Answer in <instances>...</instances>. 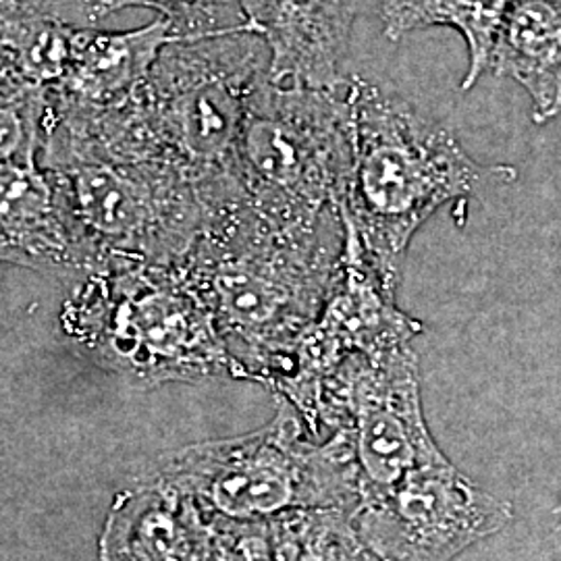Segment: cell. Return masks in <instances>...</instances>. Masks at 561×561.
I'll use <instances>...</instances> for the list:
<instances>
[{
    "label": "cell",
    "mask_w": 561,
    "mask_h": 561,
    "mask_svg": "<svg viewBox=\"0 0 561 561\" xmlns=\"http://www.w3.org/2000/svg\"><path fill=\"white\" fill-rule=\"evenodd\" d=\"M266 83L268 50L252 30L171 41L129 101L102 113H50L42 161L152 159L201 183L231 178L241 131Z\"/></svg>",
    "instance_id": "6da1fadb"
},
{
    "label": "cell",
    "mask_w": 561,
    "mask_h": 561,
    "mask_svg": "<svg viewBox=\"0 0 561 561\" xmlns=\"http://www.w3.org/2000/svg\"><path fill=\"white\" fill-rule=\"evenodd\" d=\"M341 252L340 213L317 227L275 229L245 208L238 185L208 204L201 240L181 266L213 312L236 379L275 387L291 373Z\"/></svg>",
    "instance_id": "7a4b0ae2"
},
{
    "label": "cell",
    "mask_w": 561,
    "mask_h": 561,
    "mask_svg": "<svg viewBox=\"0 0 561 561\" xmlns=\"http://www.w3.org/2000/svg\"><path fill=\"white\" fill-rule=\"evenodd\" d=\"M352 167L341 222L382 285L396 294L414 233L443 204L463 201L500 169L472 161L458 140L398 94L362 78L345 88Z\"/></svg>",
    "instance_id": "3957f363"
},
{
    "label": "cell",
    "mask_w": 561,
    "mask_h": 561,
    "mask_svg": "<svg viewBox=\"0 0 561 561\" xmlns=\"http://www.w3.org/2000/svg\"><path fill=\"white\" fill-rule=\"evenodd\" d=\"M60 322L92 360L140 385L236 379L213 312L181 264L115 262L76 283Z\"/></svg>",
    "instance_id": "277c9868"
},
{
    "label": "cell",
    "mask_w": 561,
    "mask_h": 561,
    "mask_svg": "<svg viewBox=\"0 0 561 561\" xmlns=\"http://www.w3.org/2000/svg\"><path fill=\"white\" fill-rule=\"evenodd\" d=\"M154 479L206 516L227 520L268 522L300 510L354 514L360 502L345 433L324 447L306 443L298 410L283 398L277 419L262 431L178 451Z\"/></svg>",
    "instance_id": "5b68a950"
},
{
    "label": "cell",
    "mask_w": 561,
    "mask_h": 561,
    "mask_svg": "<svg viewBox=\"0 0 561 561\" xmlns=\"http://www.w3.org/2000/svg\"><path fill=\"white\" fill-rule=\"evenodd\" d=\"M345 88L264 85L231 167L241 202L259 221L308 229L340 213L352 167Z\"/></svg>",
    "instance_id": "8992f818"
},
{
    "label": "cell",
    "mask_w": 561,
    "mask_h": 561,
    "mask_svg": "<svg viewBox=\"0 0 561 561\" xmlns=\"http://www.w3.org/2000/svg\"><path fill=\"white\" fill-rule=\"evenodd\" d=\"M81 231L106 266H175L201 240L206 183L152 159L78 157L50 167Z\"/></svg>",
    "instance_id": "52a82bcc"
},
{
    "label": "cell",
    "mask_w": 561,
    "mask_h": 561,
    "mask_svg": "<svg viewBox=\"0 0 561 561\" xmlns=\"http://www.w3.org/2000/svg\"><path fill=\"white\" fill-rule=\"evenodd\" d=\"M514 518L512 503L491 495L445 460L414 470L352 522L381 561H451Z\"/></svg>",
    "instance_id": "ba28073f"
},
{
    "label": "cell",
    "mask_w": 561,
    "mask_h": 561,
    "mask_svg": "<svg viewBox=\"0 0 561 561\" xmlns=\"http://www.w3.org/2000/svg\"><path fill=\"white\" fill-rule=\"evenodd\" d=\"M0 264L76 283L106 268L57 175L38 161L0 164Z\"/></svg>",
    "instance_id": "9c48e42d"
},
{
    "label": "cell",
    "mask_w": 561,
    "mask_h": 561,
    "mask_svg": "<svg viewBox=\"0 0 561 561\" xmlns=\"http://www.w3.org/2000/svg\"><path fill=\"white\" fill-rule=\"evenodd\" d=\"M248 25L268 50V81L280 88L337 92L347 85L354 9L345 0H243Z\"/></svg>",
    "instance_id": "30bf717a"
},
{
    "label": "cell",
    "mask_w": 561,
    "mask_h": 561,
    "mask_svg": "<svg viewBox=\"0 0 561 561\" xmlns=\"http://www.w3.org/2000/svg\"><path fill=\"white\" fill-rule=\"evenodd\" d=\"M171 41L162 18L127 32L80 27L67 73L46 92V108L102 113L119 106L140 90Z\"/></svg>",
    "instance_id": "8fae6325"
},
{
    "label": "cell",
    "mask_w": 561,
    "mask_h": 561,
    "mask_svg": "<svg viewBox=\"0 0 561 561\" xmlns=\"http://www.w3.org/2000/svg\"><path fill=\"white\" fill-rule=\"evenodd\" d=\"M210 524L196 503L159 479L121 495L106 518L102 561H206Z\"/></svg>",
    "instance_id": "7c38bea8"
},
{
    "label": "cell",
    "mask_w": 561,
    "mask_h": 561,
    "mask_svg": "<svg viewBox=\"0 0 561 561\" xmlns=\"http://www.w3.org/2000/svg\"><path fill=\"white\" fill-rule=\"evenodd\" d=\"M489 71L518 81L533 101V121L561 111V0H512Z\"/></svg>",
    "instance_id": "4fadbf2b"
},
{
    "label": "cell",
    "mask_w": 561,
    "mask_h": 561,
    "mask_svg": "<svg viewBox=\"0 0 561 561\" xmlns=\"http://www.w3.org/2000/svg\"><path fill=\"white\" fill-rule=\"evenodd\" d=\"M510 4L512 0H379L382 34L398 42L435 25L456 27L468 46V73L460 85L468 92L489 71Z\"/></svg>",
    "instance_id": "5bb4252c"
},
{
    "label": "cell",
    "mask_w": 561,
    "mask_h": 561,
    "mask_svg": "<svg viewBox=\"0 0 561 561\" xmlns=\"http://www.w3.org/2000/svg\"><path fill=\"white\" fill-rule=\"evenodd\" d=\"M273 561H381L343 510H300L271 520Z\"/></svg>",
    "instance_id": "9a60e30c"
},
{
    "label": "cell",
    "mask_w": 561,
    "mask_h": 561,
    "mask_svg": "<svg viewBox=\"0 0 561 561\" xmlns=\"http://www.w3.org/2000/svg\"><path fill=\"white\" fill-rule=\"evenodd\" d=\"M44 111L46 90L23 76L0 23V164L38 161Z\"/></svg>",
    "instance_id": "2e32d148"
},
{
    "label": "cell",
    "mask_w": 561,
    "mask_h": 561,
    "mask_svg": "<svg viewBox=\"0 0 561 561\" xmlns=\"http://www.w3.org/2000/svg\"><path fill=\"white\" fill-rule=\"evenodd\" d=\"M115 7L117 11L127 7L157 11L171 25L173 41L252 30L243 15V0H115Z\"/></svg>",
    "instance_id": "e0dca14e"
},
{
    "label": "cell",
    "mask_w": 561,
    "mask_h": 561,
    "mask_svg": "<svg viewBox=\"0 0 561 561\" xmlns=\"http://www.w3.org/2000/svg\"><path fill=\"white\" fill-rule=\"evenodd\" d=\"M210 524L206 561H273V528L268 522L227 520L206 516Z\"/></svg>",
    "instance_id": "ac0fdd59"
},
{
    "label": "cell",
    "mask_w": 561,
    "mask_h": 561,
    "mask_svg": "<svg viewBox=\"0 0 561 561\" xmlns=\"http://www.w3.org/2000/svg\"><path fill=\"white\" fill-rule=\"evenodd\" d=\"M11 4L41 13L46 18L78 25V27H94V23L117 13L115 0H9Z\"/></svg>",
    "instance_id": "d6986e66"
},
{
    "label": "cell",
    "mask_w": 561,
    "mask_h": 561,
    "mask_svg": "<svg viewBox=\"0 0 561 561\" xmlns=\"http://www.w3.org/2000/svg\"><path fill=\"white\" fill-rule=\"evenodd\" d=\"M553 516H556V518H558V530H560V528H561V497H560V503H558V505H556V510H553Z\"/></svg>",
    "instance_id": "ffe728a7"
}]
</instances>
